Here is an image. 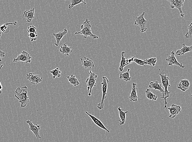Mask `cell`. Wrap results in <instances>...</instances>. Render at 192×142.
<instances>
[{"label": "cell", "instance_id": "1f68e13d", "mask_svg": "<svg viewBox=\"0 0 192 142\" xmlns=\"http://www.w3.org/2000/svg\"><path fill=\"white\" fill-rule=\"evenodd\" d=\"M134 62L136 63V64L140 65V66H145V65H149L147 63V62H145L144 61L135 57L134 59Z\"/></svg>", "mask_w": 192, "mask_h": 142}, {"label": "cell", "instance_id": "4dcf8cb0", "mask_svg": "<svg viewBox=\"0 0 192 142\" xmlns=\"http://www.w3.org/2000/svg\"><path fill=\"white\" fill-rule=\"evenodd\" d=\"M192 22L190 23V24L189 25L188 28V31L187 32L186 34L184 36L186 38H190L192 37Z\"/></svg>", "mask_w": 192, "mask_h": 142}, {"label": "cell", "instance_id": "836d02e7", "mask_svg": "<svg viewBox=\"0 0 192 142\" xmlns=\"http://www.w3.org/2000/svg\"><path fill=\"white\" fill-rule=\"evenodd\" d=\"M27 31L29 33H37V28L34 26H31L27 28Z\"/></svg>", "mask_w": 192, "mask_h": 142}, {"label": "cell", "instance_id": "f1b7e54d", "mask_svg": "<svg viewBox=\"0 0 192 142\" xmlns=\"http://www.w3.org/2000/svg\"><path fill=\"white\" fill-rule=\"evenodd\" d=\"M50 73L53 75V78L54 79L56 77H59L61 76L62 72L59 70L58 68L54 69V70L50 71Z\"/></svg>", "mask_w": 192, "mask_h": 142}, {"label": "cell", "instance_id": "8d00e7d4", "mask_svg": "<svg viewBox=\"0 0 192 142\" xmlns=\"http://www.w3.org/2000/svg\"><path fill=\"white\" fill-rule=\"evenodd\" d=\"M3 66V65H1V67H0V71H1V68H2V66ZM2 88H3V87H2V85H1V81H0V94H1L2 93V90H2Z\"/></svg>", "mask_w": 192, "mask_h": 142}, {"label": "cell", "instance_id": "d6a6232c", "mask_svg": "<svg viewBox=\"0 0 192 142\" xmlns=\"http://www.w3.org/2000/svg\"><path fill=\"white\" fill-rule=\"evenodd\" d=\"M28 36L29 37L31 41L33 42L37 40L38 35L37 33H29L28 34Z\"/></svg>", "mask_w": 192, "mask_h": 142}, {"label": "cell", "instance_id": "d590c367", "mask_svg": "<svg viewBox=\"0 0 192 142\" xmlns=\"http://www.w3.org/2000/svg\"><path fill=\"white\" fill-rule=\"evenodd\" d=\"M6 57V53L0 50V62L2 61V58L4 57Z\"/></svg>", "mask_w": 192, "mask_h": 142}, {"label": "cell", "instance_id": "4316f807", "mask_svg": "<svg viewBox=\"0 0 192 142\" xmlns=\"http://www.w3.org/2000/svg\"><path fill=\"white\" fill-rule=\"evenodd\" d=\"M130 69H128L127 71L126 72L121 73L120 74L119 78L121 80H124V81L127 82V81H130L131 80L132 78L130 77L129 71Z\"/></svg>", "mask_w": 192, "mask_h": 142}, {"label": "cell", "instance_id": "8992f818", "mask_svg": "<svg viewBox=\"0 0 192 142\" xmlns=\"http://www.w3.org/2000/svg\"><path fill=\"white\" fill-rule=\"evenodd\" d=\"M145 12H143L139 16L135 17V21L134 22L135 25L138 26L140 28L141 33H144L147 30L146 24L147 23V20L144 18Z\"/></svg>", "mask_w": 192, "mask_h": 142}, {"label": "cell", "instance_id": "2e32d148", "mask_svg": "<svg viewBox=\"0 0 192 142\" xmlns=\"http://www.w3.org/2000/svg\"><path fill=\"white\" fill-rule=\"evenodd\" d=\"M190 82L187 79L181 80L177 85V88L181 90L183 92H185L189 89L190 86Z\"/></svg>", "mask_w": 192, "mask_h": 142}, {"label": "cell", "instance_id": "4fadbf2b", "mask_svg": "<svg viewBox=\"0 0 192 142\" xmlns=\"http://www.w3.org/2000/svg\"><path fill=\"white\" fill-rule=\"evenodd\" d=\"M81 63L83 67L85 69L91 70L92 68L95 67L93 61L90 59L84 56L83 58H80Z\"/></svg>", "mask_w": 192, "mask_h": 142}, {"label": "cell", "instance_id": "e575fe53", "mask_svg": "<svg viewBox=\"0 0 192 142\" xmlns=\"http://www.w3.org/2000/svg\"><path fill=\"white\" fill-rule=\"evenodd\" d=\"M135 57L134 56L132 57H131L130 58H129L126 59L127 60V65H130V64H132L134 62V59Z\"/></svg>", "mask_w": 192, "mask_h": 142}, {"label": "cell", "instance_id": "3957f363", "mask_svg": "<svg viewBox=\"0 0 192 142\" xmlns=\"http://www.w3.org/2000/svg\"><path fill=\"white\" fill-rule=\"evenodd\" d=\"M90 21L88 19H86L80 26L81 30L79 32H75V34L82 35L83 38L85 39H86L87 37H91L94 39H98V37L97 35H95L92 33Z\"/></svg>", "mask_w": 192, "mask_h": 142}, {"label": "cell", "instance_id": "484cf974", "mask_svg": "<svg viewBox=\"0 0 192 142\" xmlns=\"http://www.w3.org/2000/svg\"><path fill=\"white\" fill-rule=\"evenodd\" d=\"M146 93V97L148 100L150 101H157V95L154 94L150 91L149 89H147L145 91Z\"/></svg>", "mask_w": 192, "mask_h": 142}, {"label": "cell", "instance_id": "52a82bcc", "mask_svg": "<svg viewBox=\"0 0 192 142\" xmlns=\"http://www.w3.org/2000/svg\"><path fill=\"white\" fill-rule=\"evenodd\" d=\"M32 57L26 51H23L21 53L15 58L13 60V63L23 61L26 63H30L31 61Z\"/></svg>", "mask_w": 192, "mask_h": 142}, {"label": "cell", "instance_id": "ffe728a7", "mask_svg": "<svg viewBox=\"0 0 192 142\" xmlns=\"http://www.w3.org/2000/svg\"><path fill=\"white\" fill-rule=\"evenodd\" d=\"M149 88L150 89H154L155 90H158L160 91L162 93L164 92V89H162V85L158 83V81H151L149 85Z\"/></svg>", "mask_w": 192, "mask_h": 142}, {"label": "cell", "instance_id": "7a4b0ae2", "mask_svg": "<svg viewBox=\"0 0 192 142\" xmlns=\"http://www.w3.org/2000/svg\"><path fill=\"white\" fill-rule=\"evenodd\" d=\"M159 75L160 76L162 85H163V86L164 88V92H163V93H162L161 98L164 99L165 102L164 108H166L167 105L168 104L166 99L167 98L169 97L170 94V93L169 92L168 90V86H170V85L169 84V78L167 76L166 73L164 71H160Z\"/></svg>", "mask_w": 192, "mask_h": 142}, {"label": "cell", "instance_id": "603a6c76", "mask_svg": "<svg viewBox=\"0 0 192 142\" xmlns=\"http://www.w3.org/2000/svg\"><path fill=\"white\" fill-rule=\"evenodd\" d=\"M18 23L17 22H12V23H6L4 24L1 25L0 26V29L2 32V33H8L10 31V28H9L8 26L9 25H13L16 26Z\"/></svg>", "mask_w": 192, "mask_h": 142}, {"label": "cell", "instance_id": "44dd1931", "mask_svg": "<svg viewBox=\"0 0 192 142\" xmlns=\"http://www.w3.org/2000/svg\"><path fill=\"white\" fill-rule=\"evenodd\" d=\"M192 51V45L188 46L184 44H183L182 48L181 49L177 50L176 54L178 56H182L184 55L186 53L190 52Z\"/></svg>", "mask_w": 192, "mask_h": 142}, {"label": "cell", "instance_id": "9c48e42d", "mask_svg": "<svg viewBox=\"0 0 192 142\" xmlns=\"http://www.w3.org/2000/svg\"><path fill=\"white\" fill-rule=\"evenodd\" d=\"M166 61L168 62V65L169 66H172L175 65L176 66H179L182 68H184L185 65H183L182 64L179 63L176 59L175 56V53L174 50L171 52V55L168 57L166 59Z\"/></svg>", "mask_w": 192, "mask_h": 142}, {"label": "cell", "instance_id": "ac0fdd59", "mask_svg": "<svg viewBox=\"0 0 192 142\" xmlns=\"http://www.w3.org/2000/svg\"><path fill=\"white\" fill-rule=\"evenodd\" d=\"M23 16L25 18L27 23H30L32 20L34 18V8H33L29 10L25 11L23 12Z\"/></svg>", "mask_w": 192, "mask_h": 142}, {"label": "cell", "instance_id": "74e56055", "mask_svg": "<svg viewBox=\"0 0 192 142\" xmlns=\"http://www.w3.org/2000/svg\"><path fill=\"white\" fill-rule=\"evenodd\" d=\"M1 33H2V32H1V29H0V39H1Z\"/></svg>", "mask_w": 192, "mask_h": 142}, {"label": "cell", "instance_id": "30bf717a", "mask_svg": "<svg viewBox=\"0 0 192 142\" xmlns=\"http://www.w3.org/2000/svg\"><path fill=\"white\" fill-rule=\"evenodd\" d=\"M26 123L29 125V130L31 131L34 135H35L37 139H41L40 136L39 131L40 130V125L37 124H33L31 120H28L26 121Z\"/></svg>", "mask_w": 192, "mask_h": 142}, {"label": "cell", "instance_id": "8fae6325", "mask_svg": "<svg viewBox=\"0 0 192 142\" xmlns=\"http://www.w3.org/2000/svg\"><path fill=\"white\" fill-rule=\"evenodd\" d=\"M26 77L33 85H36L42 81V77L40 75H37L34 73H30L26 74Z\"/></svg>", "mask_w": 192, "mask_h": 142}, {"label": "cell", "instance_id": "f546056e", "mask_svg": "<svg viewBox=\"0 0 192 142\" xmlns=\"http://www.w3.org/2000/svg\"><path fill=\"white\" fill-rule=\"evenodd\" d=\"M145 62H147L148 64L150 66H155L156 62H157V58L156 57L151 58L150 59H146L144 60Z\"/></svg>", "mask_w": 192, "mask_h": 142}, {"label": "cell", "instance_id": "5bb4252c", "mask_svg": "<svg viewBox=\"0 0 192 142\" xmlns=\"http://www.w3.org/2000/svg\"><path fill=\"white\" fill-rule=\"evenodd\" d=\"M85 113L90 117V118L93 121L94 123L97 126H98V127L101 128V129H103V130L106 131L107 132L110 133V131L106 129V127L104 126L103 124L102 123L101 121L99 120L98 119V118H96L94 116L90 114L87 111H85Z\"/></svg>", "mask_w": 192, "mask_h": 142}, {"label": "cell", "instance_id": "d6986e66", "mask_svg": "<svg viewBox=\"0 0 192 142\" xmlns=\"http://www.w3.org/2000/svg\"><path fill=\"white\" fill-rule=\"evenodd\" d=\"M59 52L62 55L69 56L70 54L72 52V50L71 47L68 46L66 44H62L59 48Z\"/></svg>", "mask_w": 192, "mask_h": 142}, {"label": "cell", "instance_id": "6da1fadb", "mask_svg": "<svg viewBox=\"0 0 192 142\" xmlns=\"http://www.w3.org/2000/svg\"><path fill=\"white\" fill-rule=\"evenodd\" d=\"M28 87L27 86H20L17 88L15 92V97L19 101L21 107H25L29 103V97L28 96Z\"/></svg>", "mask_w": 192, "mask_h": 142}, {"label": "cell", "instance_id": "7c38bea8", "mask_svg": "<svg viewBox=\"0 0 192 142\" xmlns=\"http://www.w3.org/2000/svg\"><path fill=\"white\" fill-rule=\"evenodd\" d=\"M167 108L169 112V117L171 118H175L182 111V107L181 106L174 104L172 105L171 107Z\"/></svg>", "mask_w": 192, "mask_h": 142}, {"label": "cell", "instance_id": "d4e9b609", "mask_svg": "<svg viewBox=\"0 0 192 142\" xmlns=\"http://www.w3.org/2000/svg\"><path fill=\"white\" fill-rule=\"evenodd\" d=\"M125 52H122L121 53V62H120V65L118 69L120 71H122L123 70L125 66H127V60L126 58L124 57Z\"/></svg>", "mask_w": 192, "mask_h": 142}, {"label": "cell", "instance_id": "e0dca14e", "mask_svg": "<svg viewBox=\"0 0 192 142\" xmlns=\"http://www.w3.org/2000/svg\"><path fill=\"white\" fill-rule=\"evenodd\" d=\"M67 30L66 28H64V30L63 32H59L58 33H53L52 34V35L54 36L55 37L56 41L54 44L55 46H58L59 45V43L60 42L62 38L67 33Z\"/></svg>", "mask_w": 192, "mask_h": 142}, {"label": "cell", "instance_id": "7402d4cb", "mask_svg": "<svg viewBox=\"0 0 192 142\" xmlns=\"http://www.w3.org/2000/svg\"><path fill=\"white\" fill-rule=\"evenodd\" d=\"M119 112V115L121 120L119 121V123L121 125H124L126 123V116L128 113V111L123 112V109H121L120 107L118 108Z\"/></svg>", "mask_w": 192, "mask_h": 142}, {"label": "cell", "instance_id": "cb8c5ba5", "mask_svg": "<svg viewBox=\"0 0 192 142\" xmlns=\"http://www.w3.org/2000/svg\"><path fill=\"white\" fill-rule=\"evenodd\" d=\"M66 77L70 85L73 86H77L80 85L79 80L75 77V75H73V74H72L70 76H66Z\"/></svg>", "mask_w": 192, "mask_h": 142}, {"label": "cell", "instance_id": "5b68a950", "mask_svg": "<svg viewBox=\"0 0 192 142\" xmlns=\"http://www.w3.org/2000/svg\"><path fill=\"white\" fill-rule=\"evenodd\" d=\"M89 74L90 76L86 79V83L87 85V91H89L88 95L91 96L93 88L96 86V81L98 76L94 73H93L91 70L89 71Z\"/></svg>", "mask_w": 192, "mask_h": 142}, {"label": "cell", "instance_id": "277c9868", "mask_svg": "<svg viewBox=\"0 0 192 142\" xmlns=\"http://www.w3.org/2000/svg\"><path fill=\"white\" fill-rule=\"evenodd\" d=\"M109 81L106 77H103L102 81L101 82L102 90V97L101 102L97 105V108L99 110H101L103 108L105 104V100L107 96V90L108 83Z\"/></svg>", "mask_w": 192, "mask_h": 142}, {"label": "cell", "instance_id": "9a60e30c", "mask_svg": "<svg viewBox=\"0 0 192 142\" xmlns=\"http://www.w3.org/2000/svg\"><path fill=\"white\" fill-rule=\"evenodd\" d=\"M132 89L130 95L129 96V100L131 102H137L138 101V96H137V89H139L137 88V84L135 83H132Z\"/></svg>", "mask_w": 192, "mask_h": 142}, {"label": "cell", "instance_id": "ba28073f", "mask_svg": "<svg viewBox=\"0 0 192 142\" xmlns=\"http://www.w3.org/2000/svg\"><path fill=\"white\" fill-rule=\"evenodd\" d=\"M168 1L170 2V8H176L179 10V12H180L181 17L182 18H184L185 15L183 13L182 7L184 6V0H176V1L171 0V1Z\"/></svg>", "mask_w": 192, "mask_h": 142}, {"label": "cell", "instance_id": "83f0119b", "mask_svg": "<svg viewBox=\"0 0 192 142\" xmlns=\"http://www.w3.org/2000/svg\"><path fill=\"white\" fill-rule=\"evenodd\" d=\"M80 3H83L85 5L86 4V2H85L84 0H71L70 1V4L69 5L68 7H69V9H70L74 6Z\"/></svg>", "mask_w": 192, "mask_h": 142}]
</instances>
